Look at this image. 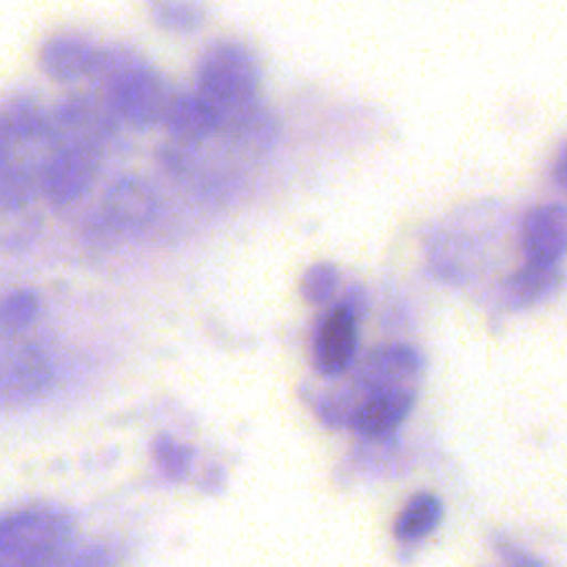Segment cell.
I'll return each mask as SVG.
<instances>
[{
	"mask_svg": "<svg viewBox=\"0 0 567 567\" xmlns=\"http://www.w3.org/2000/svg\"><path fill=\"white\" fill-rule=\"evenodd\" d=\"M102 58L104 49L82 33H58L44 42L40 53L42 69L58 82H71L97 73Z\"/></svg>",
	"mask_w": 567,
	"mask_h": 567,
	"instance_id": "obj_9",
	"label": "cell"
},
{
	"mask_svg": "<svg viewBox=\"0 0 567 567\" xmlns=\"http://www.w3.org/2000/svg\"><path fill=\"white\" fill-rule=\"evenodd\" d=\"M42 301L29 288H13L0 295V337H16L40 315Z\"/></svg>",
	"mask_w": 567,
	"mask_h": 567,
	"instance_id": "obj_15",
	"label": "cell"
},
{
	"mask_svg": "<svg viewBox=\"0 0 567 567\" xmlns=\"http://www.w3.org/2000/svg\"><path fill=\"white\" fill-rule=\"evenodd\" d=\"M162 122L173 140L190 144L213 135L224 122V117L204 95L193 91L168 97L162 113Z\"/></svg>",
	"mask_w": 567,
	"mask_h": 567,
	"instance_id": "obj_10",
	"label": "cell"
},
{
	"mask_svg": "<svg viewBox=\"0 0 567 567\" xmlns=\"http://www.w3.org/2000/svg\"><path fill=\"white\" fill-rule=\"evenodd\" d=\"M558 279V266H540L525 261V266L505 281V299L514 308L536 306L538 301L547 299L554 292Z\"/></svg>",
	"mask_w": 567,
	"mask_h": 567,
	"instance_id": "obj_13",
	"label": "cell"
},
{
	"mask_svg": "<svg viewBox=\"0 0 567 567\" xmlns=\"http://www.w3.org/2000/svg\"><path fill=\"white\" fill-rule=\"evenodd\" d=\"M104 221L115 230H140L155 215L153 190L135 177L115 182L104 197Z\"/></svg>",
	"mask_w": 567,
	"mask_h": 567,
	"instance_id": "obj_12",
	"label": "cell"
},
{
	"mask_svg": "<svg viewBox=\"0 0 567 567\" xmlns=\"http://www.w3.org/2000/svg\"><path fill=\"white\" fill-rule=\"evenodd\" d=\"M151 458L166 481L177 483L184 481L190 470L193 450L171 434H157L151 443Z\"/></svg>",
	"mask_w": 567,
	"mask_h": 567,
	"instance_id": "obj_16",
	"label": "cell"
},
{
	"mask_svg": "<svg viewBox=\"0 0 567 567\" xmlns=\"http://www.w3.org/2000/svg\"><path fill=\"white\" fill-rule=\"evenodd\" d=\"M337 284H339L337 266L330 261H317L303 270L299 290L308 303L319 306V303H326L334 295Z\"/></svg>",
	"mask_w": 567,
	"mask_h": 567,
	"instance_id": "obj_17",
	"label": "cell"
},
{
	"mask_svg": "<svg viewBox=\"0 0 567 567\" xmlns=\"http://www.w3.org/2000/svg\"><path fill=\"white\" fill-rule=\"evenodd\" d=\"M64 567H124V554L111 543H95L78 551Z\"/></svg>",
	"mask_w": 567,
	"mask_h": 567,
	"instance_id": "obj_18",
	"label": "cell"
},
{
	"mask_svg": "<svg viewBox=\"0 0 567 567\" xmlns=\"http://www.w3.org/2000/svg\"><path fill=\"white\" fill-rule=\"evenodd\" d=\"M155 18L166 29H193L199 24L202 13L195 4L188 2H157Z\"/></svg>",
	"mask_w": 567,
	"mask_h": 567,
	"instance_id": "obj_19",
	"label": "cell"
},
{
	"mask_svg": "<svg viewBox=\"0 0 567 567\" xmlns=\"http://www.w3.org/2000/svg\"><path fill=\"white\" fill-rule=\"evenodd\" d=\"M421 374L423 357L419 350L403 343L385 346L368 357L359 377V388L363 396L377 392H416Z\"/></svg>",
	"mask_w": 567,
	"mask_h": 567,
	"instance_id": "obj_6",
	"label": "cell"
},
{
	"mask_svg": "<svg viewBox=\"0 0 567 567\" xmlns=\"http://www.w3.org/2000/svg\"><path fill=\"white\" fill-rule=\"evenodd\" d=\"M520 246L529 264L558 266L567 246V213L563 204H540L525 213Z\"/></svg>",
	"mask_w": 567,
	"mask_h": 567,
	"instance_id": "obj_7",
	"label": "cell"
},
{
	"mask_svg": "<svg viewBox=\"0 0 567 567\" xmlns=\"http://www.w3.org/2000/svg\"><path fill=\"white\" fill-rule=\"evenodd\" d=\"M416 392H377L363 396L357 408L350 410L348 423L363 436H388L412 412Z\"/></svg>",
	"mask_w": 567,
	"mask_h": 567,
	"instance_id": "obj_11",
	"label": "cell"
},
{
	"mask_svg": "<svg viewBox=\"0 0 567 567\" xmlns=\"http://www.w3.org/2000/svg\"><path fill=\"white\" fill-rule=\"evenodd\" d=\"M106 82L111 111L133 128H151L162 122L168 102L159 73L135 51L104 49L100 71Z\"/></svg>",
	"mask_w": 567,
	"mask_h": 567,
	"instance_id": "obj_2",
	"label": "cell"
},
{
	"mask_svg": "<svg viewBox=\"0 0 567 567\" xmlns=\"http://www.w3.org/2000/svg\"><path fill=\"white\" fill-rule=\"evenodd\" d=\"M197 93L226 120L230 111H244L255 102L261 84V66L252 49L239 40L213 42L197 62Z\"/></svg>",
	"mask_w": 567,
	"mask_h": 567,
	"instance_id": "obj_3",
	"label": "cell"
},
{
	"mask_svg": "<svg viewBox=\"0 0 567 567\" xmlns=\"http://www.w3.org/2000/svg\"><path fill=\"white\" fill-rule=\"evenodd\" d=\"M357 312L348 306H337L330 310L315 334L312 361L323 377H337L346 372L357 352Z\"/></svg>",
	"mask_w": 567,
	"mask_h": 567,
	"instance_id": "obj_8",
	"label": "cell"
},
{
	"mask_svg": "<svg viewBox=\"0 0 567 567\" xmlns=\"http://www.w3.org/2000/svg\"><path fill=\"white\" fill-rule=\"evenodd\" d=\"M443 518V503L430 492L414 494L394 520V536L405 543L430 536Z\"/></svg>",
	"mask_w": 567,
	"mask_h": 567,
	"instance_id": "obj_14",
	"label": "cell"
},
{
	"mask_svg": "<svg viewBox=\"0 0 567 567\" xmlns=\"http://www.w3.org/2000/svg\"><path fill=\"white\" fill-rule=\"evenodd\" d=\"M53 370L35 343L9 341L0 346V405H24L47 392Z\"/></svg>",
	"mask_w": 567,
	"mask_h": 567,
	"instance_id": "obj_5",
	"label": "cell"
},
{
	"mask_svg": "<svg viewBox=\"0 0 567 567\" xmlns=\"http://www.w3.org/2000/svg\"><path fill=\"white\" fill-rule=\"evenodd\" d=\"M75 536L73 516L55 505H27L0 516V567H55Z\"/></svg>",
	"mask_w": 567,
	"mask_h": 567,
	"instance_id": "obj_1",
	"label": "cell"
},
{
	"mask_svg": "<svg viewBox=\"0 0 567 567\" xmlns=\"http://www.w3.org/2000/svg\"><path fill=\"white\" fill-rule=\"evenodd\" d=\"M100 168L97 135H75L51 153L42 171V190L55 208L71 206L93 184Z\"/></svg>",
	"mask_w": 567,
	"mask_h": 567,
	"instance_id": "obj_4",
	"label": "cell"
}]
</instances>
